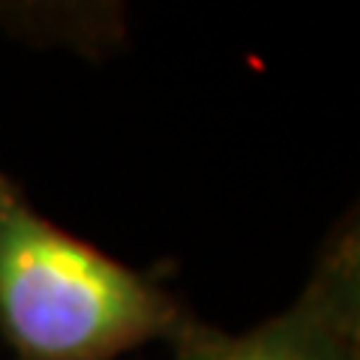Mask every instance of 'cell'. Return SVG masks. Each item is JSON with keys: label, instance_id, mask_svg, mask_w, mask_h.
I'll return each mask as SVG.
<instances>
[{"label": "cell", "instance_id": "7a4b0ae2", "mask_svg": "<svg viewBox=\"0 0 360 360\" xmlns=\"http://www.w3.org/2000/svg\"><path fill=\"white\" fill-rule=\"evenodd\" d=\"M168 360H360V225L345 210L288 307L240 333L193 319Z\"/></svg>", "mask_w": 360, "mask_h": 360}, {"label": "cell", "instance_id": "6da1fadb", "mask_svg": "<svg viewBox=\"0 0 360 360\" xmlns=\"http://www.w3.org/2000/svg\"><path fill=\"white\" fill-rule=\"evenodd\" d=\"M193 319L156 274L60 229L0 172V336L15 360H117Z\"/></svg>", "mask_w": 360, "mask_h": 360}]
</instances>
